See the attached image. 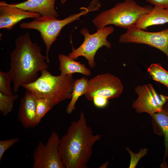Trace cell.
<instances>
[{"label":"cell","mask_w":168,"mask_h":168,"mask_svg":"<svg viewBox=\"0 0 168 168\" xmlns=\"http://www.w3.org/2000/svg\"><path fill=\"white\" fill-rule=\"evenodd\" d=\"M102 137L94 134L88 125L84 113L73 121L65 134L60 138L59 151L66 168H86L95 144Z\"/></svg>","instance_id":"1"},{"label":"cell","mask_w":168,"mask_h":168,"mask_svg":"<svg viewBox=\"0 0 168 168\" xmlns=\"http://www.w3.org/2000/svg\"><path fill=\"white\" fill-rule=\"evenodd\" d=\"M15 45L10 54L9 71L12 78L14 92L16 93L20 86L35 81L38 72L48 70L49 66L46 56L42 54L40 46L32 42L28 32L19 36Z\"/></svg>","instance_id":"2"},{"label":"cell","mask_w":168,"mask_h":168,"mask_svg":"<svg viewBox=\"0 0 168 168\" xmlns=\"http://www.w3.org/2000/svg\"><path fill=\"white\" fill-rule=\"evenodd\" d=\"M40 73L35 81L22 86L37 98L47 99L53 107L66 100H71L75 81L72 75L54 76L47 69L42 71Z\"/></svg>","instance_id":"3"},{"label":"cell","mask_w":168,"mask_h":168,"mask_svg":"<svg viewBox=\"0 0 168 168\" xmlns=\"http://www.w3.org/2000/svg\"><path fill=\"white\" fill-rule=\"evenodd\" d=\"M100 6L95 0H93L87 8H83L78 13L71 15L62 20L51 17L40 16L30 22H23L20 25L22 29H34L39 31L46 48L47 62H49V52L53 44L56 40L62 29L66 26L89 12L98 10Z\"/></svg>","instance_id":"4"},{"label":"cell","mask_w":168,"mask_h":168,"mask_svg":"<svg viewBox=\"0 0 168 168\" xmlns=\"http://www.w3.org/2000/svg\"><path fill=\"white\" fill-rule=\"evenodd\" d=\"M153 7L151 5L140 6L133 0H125L101 12L92 22L97 30L110 25L127 29L135 26L139 19Z\"/></svg>","instance_id":"5"},{"label":"cell","mask_w":168,"mask_h":168,"mask_svg":"<svg viewBox=\"0 0 168 168\" xmlns=\"http://www.w3.org/2000/svg\"><path fill=\"white\" fill-rule=\"evenodd\" d=\"M96 33L91 34L86 28L82 29L80 32L84 37L82 44L77 49L73 50L68 56L74 59L80 56L85 57L88 61L89 67L93 68L96 66L94 60L97 50L103 46L110 49L111 45L107 40L108 36L114 31L111 26H106L97 30Z\"/></svg>","instance_id":"6"},{"label":"cell","mask_w":168,"mask_h":168,"mask_svg":"<svg viewBox=\"0 0 168 168\" xmlns=\"http://www.w3.org/2000/svg\"><path fill=\"white\" fill-rule=\"evenodd\" d=\"M59 140L53 131L45 144L39 141L33 154V168H65L59 151Z\"/></svg>","instance_id":"7"},{"label":"cell","mask_w":168,"mask_h":168,"mask_svg":"<svg viewBox=\"0 0 168 168\" xmlns=\"http://www.w3.org/2000/svg\"><path fill=\"white\" fill-rule=\"evenodd\" d=\"M123 89V84L119 78L110 73H105L89 80L84 96L89 101H92L96 96L109 100L119 97Z\"/></svg>","instance_id":"8"},{"label":"cell","mask_w":168,"mask_h":168,"mask_svg":"<svg viewBox=\"0 0 168 168\" xmlns=\"http://www.w3.org/2000/svg\"><path fill=\"white\" fill-rule=\"evenodd\" d=\"M123 43H134L148 45L163 52L168 60V29L157 32H149L135 26L127 29L119 37Z\"/></svg>","instance_id":"9"},{"label":"cell","mask_w":168,"mask_h":168,"mask_svg":"<svg viewBox=\"0 0 168 168\" xmlns=\"http://www.w3.org/2000/svg\"><path fill=\"white\" fill-rule=\"evenodd\" d=\"M135 91L138 97L132 107L138 113H146L152 116L160 111L168 100V96L158 94L150 84L138 85Z\"/></svg>","instance_id":"10"},{"label":"cell","mask_w":168,"mask_h":168,"mask_svg":"<svg viewBox=\"0 0 168 168\" xmlns=\"http://www.w3.org/2000/svg\"><path fill=\"white\" fill-rule=\"evenodd\" d=\"M41 15L38 13L26 11L12 7L6 2H0V29L10 30L22 20L37 17Z\"/></svg>","instance_id":"11"},{"label":"cell","mask_w":168,"mask_h":168,"mask_svg":"<svg viewBox=\"0 0 168 168\" xmlns=\"http://www.w3.org/2000/svg\"><path fill=\"white\" fill-rule=\"evenodd\" d=\"M37 98L33 92L26 90L21 100L18 117L25 129L34 128L37 125L36 121Z\"/></svg>","instance_id":"12"},{"label":"cell","mask_w":168,"mask_h":168,"mask_svg":"<svg viewBox=\"0 0 168 168\" xmlns=\"http://www.w3.org/2000/svg\"><path fill=\"white\" fill-rule=\"evenodd\" d=\"M56 0H27L19 3L9 4L12 7L37 13L42 16L57 18L58 14L55 8Z\"/></svg>","instance_id":"13"},{"label":"cell","mask_w":168,"mask_h":168,"mask_svg":"<svg viewBox=\"0 0 168 168\" xmlns=\"http://www.w3.org/2000/svg\"><path fill=\"white\" fill-rule=\"evenodd\" d=\"M154 133L164 137L165 147L163 161L168 157V100L163 105L161 110L151 116Z\"/></svg>","instance_id":"14"},{"label":"cell","mask_w":168,"mask_h":168,"mask_svg":"<svg viewBox=\"0 0 168 168\" xmlns=\"http://www.w3.org/2000/svg\"><path fill=\"white\" fill-rule=\"evenodd\" d=\"M168 23V9L154 6L148 12L143 15L135 26L142 30L154 25L163 24Z\"/></svg>","instance_id":"15"},{"label":"cell","mask_w":168,"mask_h":168,"mask_svg":"<svg viewBox=\"0 0 168 168\" xmlns=\"http://www.w3.org/2000/svg\"><path fill=\"white\" fill-rule=\"evenodd\" d=\"M58 58L60 63L59 69L61 74L72 75L78 73L86 76H89L91 74V71L84 64L75 61L68 56L59 54Z\"/></svg>","instance_id":"16"},{"label":"cell","mask_w":168,"mask_h":168,"mask_svg":"<svg viewBox=\"0 0 168 168\" xmlns=\"http://www.w3.org/2000/svg\"><path fill=\"white\" fill-rule=\"evenodd\" d=\"M88 80L85 77L75 80L71 101L66 109L67 114H70L74 111L78 99L81 96L85 95L87 89Z\"/></svg>","instance_id":"17"},{"label":"cell","mask_w":168,"mask_h":168,"mask_svg":"<svg viewBox=\"0 0 168 168\" xmlns=\"http://www.w3.org/2000/svg\"><path fill=\"white\" fill-rule=\"evenodd\" d=\"M147 71L153 80L163 84L168 88V71L160 64H151Z\"/></svg>","instance_id":"18"},{"label":"cell","mask_w":168,"mask_h":168,"mask_svg":"<svg viewBox=\"0 0 168 168\" xmlns=\"http://www.w3.org/2000/svg\"><path fill=\"white\" fill-rule=\"evenodd\" d=\"M53 107L49 101L44 98H37L36 100V121L37 125L45 114Z\"/></svg>","instance_id":"19"},{"label":"cell","mask_w":168,"mask_h":168,"mask_svg":"<svg viewBox=\"0 0 168 168\" xmlns=\"http://www.w3.org/2000/svg\"><path fill=\"white\" fill-rule=\"evenodd\" d=\"M18 97L17 94L7 96L0 92V111L2 115L5 116L12 111L14 102Z\"/></svg>","instance_id":"20"},{"label":"cell","mask_w":168,"mask_h":168,"mask_svg":"<svg viewBox=\"0 0 168 168\" xmlns=\"http://www.w3.org/2000/svg\"><path fill=\"white\" fill-rule=\"evenodd\" d=\"M12 78L9 71L4 72L0 71V92L7 96L14 95L11 86Z\"/></svg>","instance_id":"21"},{"label":"cell","mask_w":168,"mask_h":168,"mask_svg":"<svg viewBox=\"0 0 168 168\" xmlns=\"http://www.w3.org/2000/svg\"><path fill=\"white\" fill-rule=\"evenodd\" d=\"M126 150L129 154L130 160L129 168H135L139 161L146 155L148 152V149L146 148L141 149L137 153H134L128 147L126 148Z\"/></svg>","instance_id":"22"},{"label":"cell","mask_w":168,"mask_h":168,"mask_svg":"<svg viewBox=\"0 0 168 168\" xmlns=\"http://www.w3.org/2000/svg\"><path fill=\"white\" fill-rule=\"evenodd\" d=\"M18 138H14L9 139L0 141V161L5 152L10 147L12 146L19 140Z\"/></svg>","instance_id":"23"},{"label":"cell","mask_w":168,"mask_h":168,"mask_svg":"<svg viewBox=\"0 0 168 168\" xmlns=\"http://www.w3.org/2000/svg\"><path fill=\"white\" fill-rule=\"evenodd\" d=\"M108 100L105 97L96 96L93 98L92 101L96 107L101 108H104L107 105Z\"/></svg>","instance_id":"24"},{"label":"cell","mask_w":168,"mask_h":168,"mask_svg":"<svg viewBox=\"0 0 168 168\" xmlns=\"http://www.w3.org/2000/svg\"><path fill=\"white\" fill-rule=\"evenodd\" d=\"M154 6L168 9V0H145Z\"/></svg>","instance_id":"25"},{"label":"cell","mask_w":168,"mask_h":168,"mask_svg":"<svg viewBox=\"0 0 168 168\" xmlns=\"http://www.w3.org/2000/svg\"><path fill=\"white\" fill-rule=\"evenodd\" d=\"M109 164V162L108 161L106 162L103 164L99 167L100 168H106L108 166Z\"/></svg>","instance_id":"26"},{"label":"cell","mask_w":168,"mask_h":168,"mask_svg":"<svg viewBox=\"0 0 168 168\" xmlns=\"http://www.w3.org/2000/svg\"><path fill=\"white\" fill-rule=\"evenodd\" d=\"M68 0H60V3L62 4H64Z\"/></svg>","instance_id":"27"}]
</instances>
